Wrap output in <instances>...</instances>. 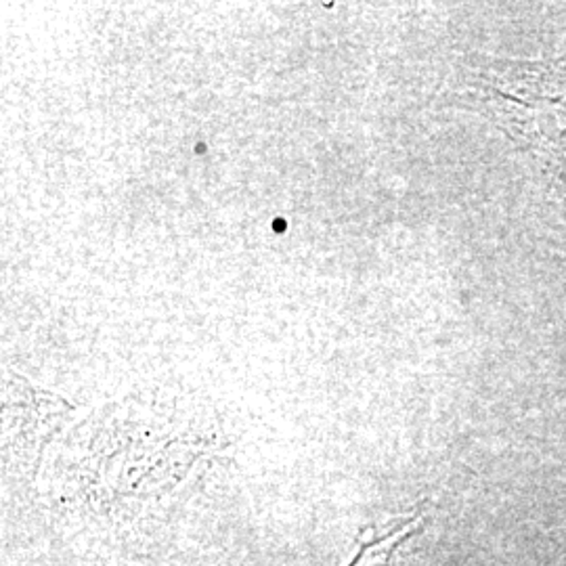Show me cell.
I'll use <instances>...</instances> for the list:
<instances>
[{
    "mask_svg": "<svg viewBox=\"0 0 566 566\" xmlns=\"http://www.w3.org/2000/svg\"><path fill=\"white\" fill-rule=\"evenodd\" d=\"M418 516H407L403 521L395 523L382 535H376L374 539L365 542L346 566H390L395 552L418 531Z\"/></svg>",
    "mask_w": 566,
    "mask_h": 566,
    "instance_id": "2",
    "label": "cell"
},
{
    "mask_svg": "<svg viewBox=\"0 0 566 566\" xmlns=\"http://www.w3.org/2000/svg\"><path fill=\"white\" fill-rule=\"evenodd\" d=\"M472 95L566 198V60L497 63L479 76Z\"/></svg>",
    "mask_w": 566,
    "mask_h": 566,
    "instance_id": "1",
    "label": "cell"
}]
</instances>
